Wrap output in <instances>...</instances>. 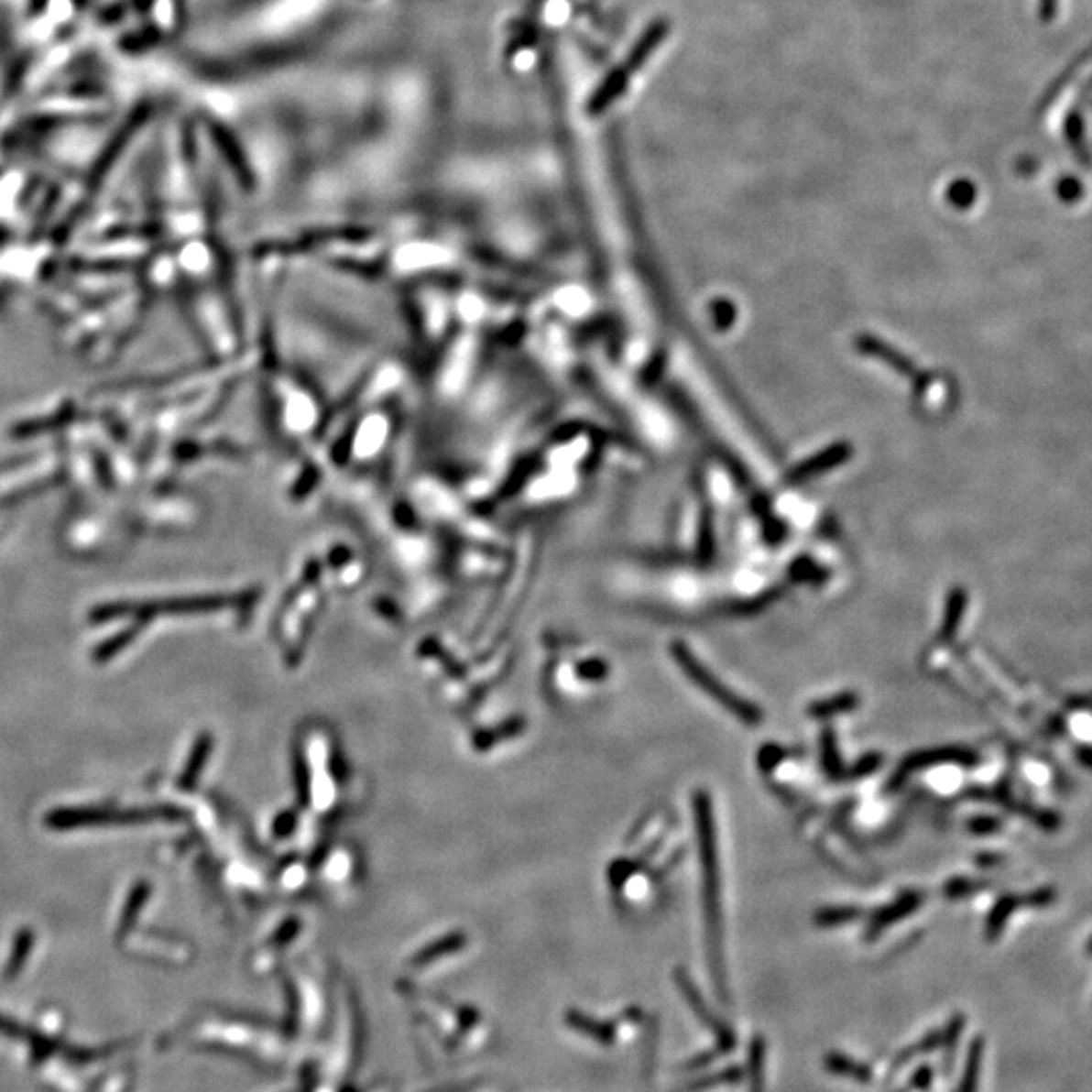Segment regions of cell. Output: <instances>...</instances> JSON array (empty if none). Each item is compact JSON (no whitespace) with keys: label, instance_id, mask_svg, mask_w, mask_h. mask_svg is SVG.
Returning <instances> with one entry per match:
<instances>
[{"label":"cell","instance_id":"cell-7","mask_svg":"<svg viewBox=\"0 0 1092 1092\" xmlns=\"http://www.w3.org/2000/svg\"><path fill=\"white\" fill-rule=\"evenodd\" d=\"M1078 192H1080V189H1078V184L1075 180H1068L1066 187L1060 189V194H1062V199H1065V201H1076L1078 199Z\"/></svg>","mask_w":1092,"mask_h":1092},{"label":"cell","instance_id":"cell-1","mask_svg":"<svg viewBox=\"0 0 1092 1092\" xmlns=\"http://www.w3.org/2000/svg\"><path fill=\"white\" fill-rule=\"evenodd\" d=\"M184 812L174 805H150V807H60L45 815V824L51 830H77V827L95 825H130L154 822V819H180Z\"/></svg>","mask_w":1092,"mask_h":1092},{"label":"cell","instance_id":"cell-3","mask_svg":"<svg viewBox=\"0 0 1092 1092\" xmlns=\"http://www.w3.org/2000/svg\"><path fill=\"white\" fill-rule=\"evenodd\" d=\"M211 747H213V740L209 737H201L197 740V745H194V750H192V755L189 759V763H187V767H184V771H182V775L179 779V785H180V789H184V792H189V789H192L194 785H197L199 773H201V769L204 765V759H207V755H209Z\"/></svg>","mask_w":1092,"mask_h":1092},{"label":"cell","instance_id":"cell-4","mask_svg":"<svg viewBox=\"0 0 1092 1092\" xmlns=\"http://www.w3.org/2000/svg\"><path fill=\"white\" fill-rule=\"evenodd\" d=\"M148 899H150V884L148 882L136 884L128 896V902H126V906H124V912L120 919V937L126 931L132 929V924L136 923V916H138L144 902Z\"/></svg>","mask_w":1092,"mask_h":1092},{"label":"cell","instance_id":"cell-5","mask_svg":"<svg viewBox=\"0 0 1092 1092\" xmlns=\"http://www.w3.org/2000/svg\"><path fill=\"white\" fill-rule=\"evenodd\" d=\"M140 628H142V621L136 623V626H132L128 629H124L122 633H118V636L105 639L102 643V646H97L93 650V660L95 661H107V660H112L114 656H118V653L126 646H128V643H132L136 639V636H138V633H140Z\"/></svg>","mask_w":1092,"mask_h":1092},{"label":"cell","instance_id":"cell-2","mask_svg":"<svg viewBox=\"0 0 1092 1092\" xmlns=\"http://www.w3.org/2000/svg\"><path fill=\"white\" fill-rule=\"evenodd\" d=\"M674 656H676V660H678L680 664H682V668H684L686 674H688L692 680H694L696 684H698L702 690L708 692V694L713 696V698H716V700H718L720 704H723V706H726V708L733 710V713H735L738 718L747 720V723H757V720H759V713H757V708H755V706H750L748 702H743V700H740V698H737V696L733 694V692L726 690L725 686H720L718 682H716V678H715V676H710L708 672L704 670V666H702L698 660L692 658V656H690V651H688L684 646H676V648H674Z\"/></svg>","mask_w":1092,"mask_h":1092},{"label":"cell","instance_id":"cell-6","mask_svg":"<svg viewBox=\"0 0 1092 1092\" xmlns=\"http://www.w3.org/2000/svg\"><path fill=\"white\" fill-rule=\"evenodd\" d=\"M33 943H35V934L31 931L25 929L16 934L11 961H8V965H6V977H15V975L21 971L23 963L27 961V953L31 951Z\"/></svg>","mask_w":1092,"mask_h":1092}]
</instances>
